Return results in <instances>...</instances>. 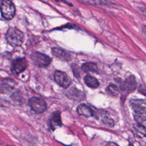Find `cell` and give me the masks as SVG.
I'll list each match as a JSON object with an SVG mask.
<instances>
[{
  "mask_svg": "<svg viewBox=\"0 0 146 146\" xmlns=\"http://www.w3.org/2000/svg\"><path fill=\"white\" fill-rule=\"evenodd\" d=\"M54 80L60 86L63 88L68 87L71 84V79L69 76L64 72L55 71L54 73Z\"/></svg>",
  "mask_w": 146,
  "mask_h": 146,
  "instance_id": "cell-6",
  "label": "cell"
},
{
  "mask_svg": "<svg viewBox=\"0 0 146 146\" xmlns=\"http://www.w3.org/2000/svg\"><path fill=\"white\" fill-rule=\"evenodd\" d=\"M79 1L94 6H105L110 5L111 3L108 0H78Z\"/></svg>",
  "mask_w": 146,
  "mask_h": 146,
  "instance_id": "cell-15",
  "label": "cell"
},
{
  "mask_svg": "<svg viewBox=\"0 0 146 146\" xmlns=\"http://www.w3.org/2000/svg\"><path fill=\"white\" fill-rule=\"evenodd\" d=\"M84 81L88 87L92 88H96L99 86V83L97 79L89 75L84 76Z\"/></svg>",
  "mask_w": 146,
  "mask_h": 146,
  "instance_id": "cell-13",
  "label": "cell"
},
{
  "mask_svg": "<svg viewBox=\"0 0 146 146\" xmlns=\"http://www.w3.org/2000/svg\"><path fill=\"white\" fill-rule=\"evenodd\" d=\"M52 54L56 57L64 60H69L71 59L70 54L65 50L59 47H53L51 50Z\"/></svg>",
  "mask_w": 146,
  "mask_h": 146,
  "instance_id": "cell-10",
  "label": "cell"
},
{
  "mask_svg": "<svg viewBox=\"0 0 146 146\" xmlns=\"http://www.w3.org/2000/svg\"><path fill=\"white\" fill-rule=\"evenodd\" d=\"M82 69L83 71L87 72H97L98 67L95 63L92 62H87L82 66Z\"/></svg>",
  "mask_w": 146,
  "mask_h": 146,
  "instance_id": "cell-16",
  "label": "cell"
},
{
  "mask_svg": "<svg viewBox=\"0 0 146 146\" xmlns=\"http://www.w3.org/2000/svg\"><path fill=\"white\" fill-rule=\"evenodd\" d=\"M108 91L112 95L116 96L119 94V89L114 84H111L108 87Z\"/></svg>",
  "mask_w": 146,
  "mask_h": 146,
  "instance_id": "cell-17",
  "label": "cell"
},
{
  "mask_svg": "<svg viewBox=\"0 0 146 146\" xmlns=\"http://www.w3.org/2000/svg\"><path fill=\"white\" fill-rule=\"evenodd\" d=\"M144 32L146 33V27H144Z\"/></svg>",
  "mask_w": 146,
  "mask_h": 146,
  "instance_id": "cell-19",
  "label": "cell"
},
{
  "mask_svg": "<svg viewBox=\"0 0 146 146\" xmlns=\"http://www.w3.org/2000/svg\"><path fill=\"white\" fill-rule=\"evenodd\" d=\"M77 112L80 115L84 116L86 117H89L94 116V112L92 108L88 106L82 104L77 107Z\"/></svg>",
  "mask_w": 146,
  "mask_h": 146,
  "instance_id": "cell-11",
  "label": "cell"
},
{
  "mask_svg": "<svg viewBox=\"0 0 146 146\" xmlns=\"http://www.w3.org/2000/svg\"><path fill=\"white\" fill-rule=\"evenodd\" d=\"M27 66V62L25 58H18L14 60L11 64V70L15 74L24 71Z\"/></svg>",
  "mask_w": 146,
  "mask_h": 146,
  "instance_id": "cell-7",
  "label": "cell"
},
{
  "mask_svg": "<svg viewBox=\"0 0 146 146\" xmlns=\"http://www.w3.org/2000/svg\"><path fill=\"white\" fill-rule=\"evenodd\" d=\"M103 121L105 124L107 125L108 126H110V127L113 126L114 122L113 120L110 117H104V119H103Z\"/></svg>",
  "mask_w": 146,
  "mask_h": 146,
  "instance_id": "cell-18",
  "label": "cell"
},
{
  "mask_svg": "<svg viewBox=\"0 0 146 146\" xmlns=\"http://www.w3.org/2000/svg\"><path fill=\"white\" fill-rule=\"evenodd\" d=\"M6 39L10 45L19 46L23 43V34L19 29L15 27H10L6 33Z\"/></svg>",
  "mask_w": 146,
  "mask_h": 146,
  "instance_id": "cell-2",
  "label": "cell"
},
{
  "mask_svg": "<svg viewBox=\"0 0 146 146\" xmlns=\"http://www.w3.org/2000/svg\"><path fill=\"white\" fill-rule=\"evenodd\" d=\"M146 102L143 100H132L130 104L133 111V117L136 123H141L146 121Z\"/></svg>",
  "mask_w": 146,
  "mask_h": 146,
  "instance_id": "cell-1",
  "label": "cell"
},
{
  "mask_svg": "<svg viewBox=\"0 0 146 146\" xmlns=\"http://www.w3.org/2000/svg\"><path fill=\"white\" fill-rule=\"evenodd\" d=\"M137 87V82L135 77L132 75L127 78L121 84L120 87L123 90L132 92Z\"/></svg>",
  "mask_w": 146,
  "mask_h": 146,
  "instance_id": "cell-8",
  "label": "cell"
},
{
  "mask_svg": "<svg viewBox=\"0 0 146 146\" xmlns=\"http://www.w3.org/2000/svg\"><path fill=\"white\" fill-rule=\"evenodd\" d=\"M62 125L60 112L59 111H55L51 114L50 117L49 125L52 130H54L56 128L61 127Z\"/></svg>",
  "mask_w": 146,
  "mask_h": 146,
  "instance_id": "cell-9",
  "label": "cell"
},
{
  "mask_svg": "<svg viewBox=\"0 0 146 146\" xmlns=\"http://www.w3.org/2000/svg\"><path fill=\"white\" fill-rule=\"evenodd\" d=\"M29 104L31 110L36 113H42L46 110V102L38 97H32L29 100Z\"/></svg>",
  "mask_w": 146,
  "mask_h": 146,
  "instance_id": "cell-5",
  "label": "cell"
},
{
  "mask_svg": "<svg viewBox=\"0 0 146 146\" xmlns=\"http://www.w3.org/2000/svg\"><path fill=\"white\" fill-rule=\"evenodd\" d=\"M0 10L3 18L7 20L11 19L15 14V6L10 0L2 1L0 6Z\"/></svg>",
  "mask_w": 146,
  "mask_h": 146,
  "instance_id": "cell-3",
  "label": "cell"
},
{
  "mask_svg": "<svg viewBox=\"0 0 146 146\" xmlns=\"http://www.w3.org/2000/svg\"><path fill=\"white\" fill-rule=\"evenodd\" d=\"M30 58L33 63L39 67H47L51 62V59L48 56L37 51L33 52Z\"/></svg>",
  "mask_w": 146,
  "mask_h": 146,
  "instance_id": "cell-4",
  "label": "cell"
},
{
  "mask_svg": "<svg viewBox=\"0 0 146 146\" xmlns=\"http://www.w3.org/2000/svg\"><path fill=\"white\" fill-rule=\"evenodd\" d=\"M133 129L135 133L139 137H146V127L141 123H137L133 125Z\"/></svg>",
  "mask_w": 146,
  "mask_h": 146,
  "instance_id": "cell-14",
  "label": "cell"
},
{
  "mask_svg": "<svg viewBox=\"0 0 146 146\" xmlns=\"http://www.w3.org/2000/svg\"><path fill=\"white\" fill-rule=\"evenodd\" d=\"M67 96L70 99L74 100H78V101L83 99L84 98V94L80 90L76 88H73L69 90L67 92Z\"/></svg>",
  "mask_w": 146,
  "mask_h": 146,
  "instance_id": "cell-12",
  "label": "cell"
}]
</instances>
